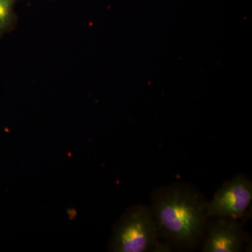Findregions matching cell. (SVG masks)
Masks as SVG:
<instances>
[{
    "label": "cell",
    "instance_id": "1",
    "mask_svg": "<svg viewBox=\"0 0 252 252\" xmlns=\"http://www.w3.org/2000/svg\"><path fill=\"white\" fill-rule=\"evenodd\" d=\"M206 203L192 189L177 186L158 189L152 213L159 234L178 246L194 245L203 235Z\"/></svg>",
    "mask_w": 252,
    "mask_h": 252
},
{
    "label": "cell",
    "instance_id": "2",
    "mask_svg": "<svg viewBox=\"0 0 252 252\" xmlns=\"http://www.w3.org/2000/svg\"><path fill=\"white\" fill-rule=\"evenodd\" d=\"M159 236L152 212L144 206H135L118 222L110 250L116 252H149L153 250Z\"/></svg>",
    "mask_w": 252,
    "mask_h": 252
},
{
    "label": "cell",
    "instance_id": "3",
    "mask_svg": "<svg viewBox=\"0 0 252 252\" xmlns=\"http://www.w3.org/2000/svg\"><path fill=\"white\" fill-rule=\"evenodd\" d=\"M252 200V184L243 175L227 182L205 205L207 217L238 219L243 217Z\"/></svg>",
    "mask_w": 252,
    "mask_h": 252
},
{
    "label": "cell",
    "instance_id": "4",
    "mask_svg": "<svg viewBox=\"0 0 252 252\" xmlns=\"http://www.w3.org/2000/svg\"><path fill=\"white\" fill-rule=\"evenodd\" d=\"M244 243L242 227L236 219L221 218L209 229L202 251L204 252H238Z\"/></svg>",
    "mask_w": 252,
    "mask_h": 252
},
{
    "label": "cell",
    "instance_id": "5",
    "mask_svg": "<svg viewBox=\"0 0 252 252\" xmlns=\"http://www.w3.org/2000/svg\"><path fill=\"white\" fill-rule=\"evenodd\" d=\"M18 0H0V37L13 31L17 21L16 3Z\"/></svg>",
    "mask_w": 252,
    "mask_h": 252
}]
</instances>
